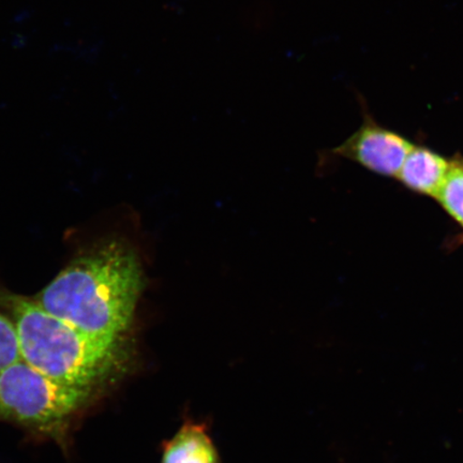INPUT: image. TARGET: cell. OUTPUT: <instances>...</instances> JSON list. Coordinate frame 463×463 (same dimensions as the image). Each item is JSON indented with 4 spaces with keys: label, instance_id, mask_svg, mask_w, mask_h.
I'll list each match as a JSON object with an SVG mask.
<instances>
[{
    "label": "cell",
    "instance_id": "6da1fadb",
    "mask_svg": "<svg viewBox=\"0 0 463 463\" xmlns=\"http://www.w3.org/2000/svg\"><path fill=\"white\" fill-rule=\"evenodd\" d=\"M143 288L137 253L112 241L71 260L40 294L38 304L80 331L126 339Z\"/></svg>",
    "mask_w": 463,
    "mask_h": 463
},
{
    "label": "cell",
    "instance_id": "7a4b0ae2",
    "mask_svg": "<svg viewBox=\"0 0 463 463\" xmlns=\"http://www.w3.org/2000/svg\"><path fill=\"white\" fill-rule=\"evenodd\" d=\"M19 335L22 360L58 383L99 392L135 367L127 339L97 337L75 328L38 302L5 295Z\"/></svg>",
    "mask_w": 463,
    "mask_h": 463
},
{
    "label": "cell",
    "instance_id": "3957f363",
    "mask_svg": "<svg viewBox=\"0 0 463 463\" xmlns=\"http://www.w3.org/2000/svg\"><path fill=\"white\" fill-rule=\"evenodd\" d=\"M96 395L94 391L58 383L22 360L0 373V420L65 447L74 416Z\"/></svg>",
    "mask_w": 463,
    "mask_h": 463
},
{
    "label": "cell",
    "instance_id": "277c9868",
    "mask_svg": "<svg viewBox=\"0 0 463 463\" xmlns=\"http://www.w3.org/2000/svg\"><path fill=\"white\" fill-rule=\"evenodd\" d=\"M413 148L407 138L367 118L354 135L333 152L382 175L398 176Z\"/></svg>",
    "mask_w": 463,
    "mask_h": 463
},
{
    "label": "cell",
    "instance_id": "5b68a950",
    "mask_svg": "<svg viewBox=\"0 0 463 463\" xmlns=\"http://www.w3.org/2000/svg\"><path fill=\"white\" fill-rule=\"evenodd\" d=\"M160 463H222L206 421L187 416L161 445Z\"/></svg>",
    "mask_w": 463,
    "mask_h": 463
},
{
    "label": "cell",
    "instance_id": "8992f818",
    "mask_svg": "<svg viewBox=\"0 0 463 463\" xmlns=\"http://www.w3.org/2000/svg\"><path fill=\"white\" fill-rule=\"evenodd\" d=\"M450 167L447 160L432 150L414 146L398 177L408 188L438 198Z\"/></svg>",
    "mask_w": 463,
    "mask_h": 463
},
{
    "label": "cell",
    "instance_id": "52a82bcc",
    "mask_svg": "<svg viewBox=\"0 0 463 463\" xmlns=\"http://www.w3.org/2000/svg\"><path fill=\"white\" fill-rule=\"evenodd\" d=\"M437 199L463 227V167L451 165Z\"/></svg>",
    "mask_w": 463,
    "mask_h": 463
},
{
    "label": "cell",
    "instance_id": "ba28073f",
    "mask_svg": "<svg viewBox=\"0 0 463 463\" xmlns=\"http://www.w3.org/2000/svg\"><path fill=\"white\" fill-rule=\"evenodd\" d=\"M20 361L22 353L14 323L0 314V373Z\"/></svg>",
    "mask_w": 463,
    "mask_h": 463
}]
</instances>
